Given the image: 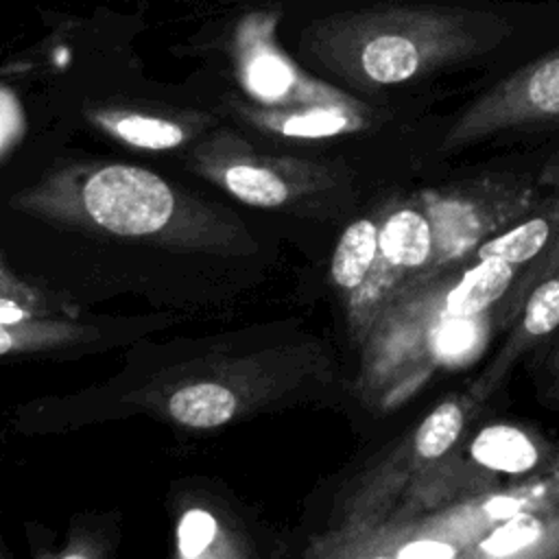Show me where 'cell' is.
Here are the masks:
<instances>
[{
  "mask_svg": "<svg viewBox=\"0 0 559 559\" xmlns=\"http://www.w3.org/2000/svg\"><path fill=\"white\" fill-rule=\"evenodd\" d=\"M465 557H559V498L489 528L467 548Z\"/></svg>",
  "mask_w": 559,
  "mask_h": 559,
  "instance_id": "obj_10",
  "label": "cell"
},
{
  "mask_svg": "<svg viewBox=\"0 0 559 559\" xmlns=\"http://www.w3.org/2000/svg\"><path fill=\"white\" fill-rule=\"evenodd\" d=\"M559 127V44L485 85L450 122L443 151L483 140Z\"/></svg>",
  "mask_w": 559,
  "mask_h": 559,
  "instance_id": "obj_5",
  "label": "cell"
},
{
  "mask_svg": "<svg viewBox=\"0 0 559 559\" xmlns=\"http://www.w3.org/2000/svg\"><path fill=\"white\" fill-rule=\"evenodd\" d=\"M559 328V245L542 262L522 290V308L509 323V334L465 389L476 402L491 397L511 376L518 360Z\"/></svg>",
  "mask_w": 559,
  "mask_h": 559,
  "instance_id": "obj_9",
  "label": "cell"
},
{
  "mask_svg": "<svg viewBox=\"0 0 559 559\" xmlns=\"http://www.w3.org/2000/svg\"><path fill=\"white\" fill-rule=\"evenodd\" d=\"M249 83H251L253 92H258L260 96L277 98L290 87L293 72L277 57L262 55L249 68Z\"/></svg>",
  "mask_w": 559,
  "mask_h": 559,
  "instance_id": "obj_17",
  "label": "cell"
},
{
  "mask_svg": "<svg viewBox=\"0 0 559 559\" xmlns=\"http://www.w3.org/2000/svg\"><path fill=\"white\" fill-rule=\"evenodd\" d=\"M557 188L559 159L537 170L493 173L419 190L435 240L430 277L467 260L485 240L515 225Z\"/></svg>",
  "mask_w": 559,
  "mask_h": 559,
  "instance_id": "obj_3",
  "label": "cell"
},
{
  "mask_svg": "<svg viewBox=\"0 0 559 559\" xmlns=\"http://www.w3.org/2000/svg\"><path fill=\"white\" fill-rule=\"evenodd\" d=\"M548 371H550V376L559 382V338H557V343L552 345V352L548 354Z\"/></svg>",
  "mask_w": 559,
  "mask_h": 559,
  "instance_id": "obj_19",
  "label": "cell"
},
{
  "mask_svg": "<svg viewBox=\"0 0 559 559\" xmlns=\"http://www.w3.org/2000/svg\"><path fill=\"white\" fill-rule=\"evenodd\" d=\"M28 317V310H24L13 299H0V325H13Z\"/></svg>",
  "mask_w": 559,
  "mask_h": 559,
  "instance_id": "obj_18",
  "label": "cell"
},
{
  "mask_svg": "<svg viewBox=\"0 0 559 559\" xmlns=\"http://www.w3.org/2000/svg\"><path fill=\"white\" fill-rule=\"evenodd\" d=\"M11 347H13V336H11V332H9L7 325H0V354L9 352Z\"/></svg>",
  "mask_w": 559,
  "mask_h": 559,
  "instance_id": "obj_20",
  "label": "cell"
},
{
  "mask_svg": "<svg viewBox=\"0 0 559 559\" xmlns=\"http://www.w3.org/2000/svg\"><path fill=\"white\" fill-rule=\"evenodd\" d=\"M365 116L345 109V107H319L308 109L295 116H288L282 122V131L293 138H330L345 131L362 129Z\"/></svg>",
  "mask_w": 559,
  "mask_h": 559,
  "instance_id": "obj_14",
  "label": "cell"
},
{
  "mask_svg": "<svg viewBox=\"0 0 559 559\" xmlns=\"http://www.w3.org/2000/svg\"><path fill=\"white\" fill-rule=\"evenodd\" d=\"M114 131L129 144L164 151L179 146L183 142V131L170 120L151 118V116H124L116 120Z\"/></svg>",
  "mask_w": 559,
  "mask_h": 559,
  "instance_id": "obj_15",
  "label": "cell"
},
{
  "mask_svg": "<svg viewBox=\"0 0 559 559\" xmlns=\"http://www.w3.org/2000/svg\"><path fill=\"white\" fill-rule=\"evenodd\" d=\"M559 467V448L544 437L509 426L491 424L461 439L445 456L426 469L404 493L391 520H404L437 511L483 491L500 489L507 476L533 478Z\"/></svg>",
  "mask_w": 559,
  "mask_h": 559,
  "instance_id": "obj_4",
  "label": "cell"
},
{
  "mask_svg": "<svg viewBox=\"0 0 559 559\" xmlns=\"http://www.w3.org/2000/svg\"><path fill=\"white\" fill-rule=\"evenodd\" d=\"M520 275L502 258H467L391 301L369 330L380 338V369L397 378L393 391H415L437 367L483 341L489 325L502 328Z\"/></svg>",
  "mask_w": 559,
  "mask_h": 559,
  "instance_id": "obj_2",
  "label": "cell"
},
{
  "mask_svg": "<svg viewBox=\"0 0 559 559\" xmlns=\"http://www.w3.org/2000/svg\"><path fill=\"white\" fill-rule=\"evenodd\" d=\"M227 190L255 207H277L288 199V186L271 170L236 164L225 170Z\"/></svg>",
  "mask_w": 559,
  "mask_h": 559,
  "instance_id": "obj_13",
  "label": "cell"
},
{
  "mask_svg": "<svg viewBox=\"0 0 559 559\" xmlns=\"http://www.w3.org/2000/svg\"><path fill=\"white\" fill-rule=\"evenodd\" d=\"M432 262V227L417 192L391 203L378 218V255L369 282L352 308L354 323L369 330L391 301L430 277Z\"/></svg>",
  "mask_w": 559,
  "mask_h": 559,
  "instance_id": "obj_6",
  "label": "cell"
},
{
  "mask_svg": "<svg viewBox=\"0 0 559 559\" xmlns=\"http://www.w3.org/2000/svg\"><path fill=\"white\" fill-rule=\"evenodd\" d=\"M341 31L345 66L371 90L463 72L493 83L559 44V0H367Z\"/></svg>",
  "mask_w": 559,
  "mask_h": 559,
  "instance_id": "obj_1",
  "label": "cell"
},
{
  "mask_svg": "<svg viewBox=\"0 0 559 559\" xmlns=\"http://www.w3.org/2000/svg\"><path fill=\"white\" fill-rule=\"evenodd\" d=\"M216 533V520L203 509H190L177 528L179 552L186 559H194L212 544Z\"/></svg>",
  "mask_w": 559,
  "mask_h": 559,
  "instance_id": "obj_16",
  "label": "cell"
},
{
  "mask_svg": "<svg viewBox=\"0 0 559 559\" xmlns=\"http://www.w3.org/2000/svg\"><path fill=\"white\" fill-rule=\"evenodd\" d=\"M90 218L120 236H144L162 229L175 207L170 188L151 170L138 166H105L83 186Z\"/></svg>",
  "mask_w": 559,
  "mask_h": 559,
  "instance_id": "obj_7",
  "label": "cell"
},
{
  "mask_svg": "<svg viewBox=\"0 0 559 559\" xmlns=\"http://www.w3.org/2000/svg\"><path fill=\"white\" fill-rule=\"evenodd\" d=\"M378 255V218L365 216L347 225L332 255V280L349 295L354 308L369 282Z\"/></svg>",
  "mask_w": 559,
  "mask_h": 559,
  "instance_id": "obj_11",
  "label": "cell"
},
{
  "mask_svg": "<svg viewBox=\"0 0 559 559\" xmlns=\"http://www.w3.org/2000/svg\"><path fill=\"white\" fill-rule=\"evenodd\" d=\"M478 406L480 402L463 391L445 397L439 406L426 413L378 469L369 493L373 507L384 504L395 511L411 485L465 437L467 424Z\"/></svg>",
  "mask_w": 559,
  "mask_h": 559,
  "instance_id": "obj_8",
  "label": "cell"
},
{
  "mask_svg": "<svg viewBox=\"0 0 559 559\" xmlns=\"http://www.w3.org/2000/svg\"><path fill=\"white\" fill-rule=\"evenodd\" d=\"M236 395L218 382L181 386L168 400L173 419L190 428H214L229 421L236 413Z\"/></svg>",
  "mask_w": 559,
  "mask_h": 559,
  "instance_id": "obj_12",
  "label": "cell"
}]
</instances>
